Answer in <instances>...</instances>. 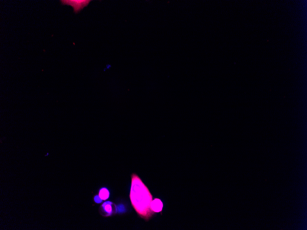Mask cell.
I'll return each mask as SVG.
<instances>
[{"label": "cell", "instance_id": "1", "mask_svg": "<svg viewBox=\"0 0 307 230\" xmlns=\"http://www.w3.org/2000/svg\"><path fill=\"white\" fill-rule=\"evenodd\" d=\"M131 180L130 198L132 206L138 215L148 220L155 214L151 207L152 195L137 175L133 174Z\"/></svg>", "mask_w": 307, "mask_h": 230}, {"label": "cell", "instance_id": "2", "mask_svg": "<svg viewBox=\"0 0 307 230\" xmlns=\"http://www.w3.org/2000/svg\"><path fill=\"white\" fill-rule=\"evenodd\" d=\"M64 4L71 6L76 13H78L85 7L86 6L90 1H62Z\"/></svg>", "mask_w": 307, "mask_h": 230}, {"label": "cell", "instance_id": "3", "mask_svg": "<svg viewBox=\"0 0 307 230\" xmlns=\"http://www.w3.org/2000/svg\"><path fill=\"white\" fill-rule=\"evenodd\" d=\"M163 203L160 199L159 198H155L152 201L151 203V207L152 210L155 213H158L161 212L163 208Z\"/></svg>", "mask_w": 307, "mask_h": 230}, {"label": "cell", "instance_id": "4", "mask_svg": "<svg viewBox=\"0 0 307 230\" xmlns=\"http://www.w3.org/2000/svg\"><path fill=\"white\" fill-rule=\"evenodd\" d=\"M110 196V192L109 190L106 188H103L101 189L99 193V197L103 200H105L108 199Z\"/></svg>", "mask_w": 307, "mask_h": 230}, {"label": "cell", "instance_id": "5", "mask_svg": "<svg viewBox=\"0 0 307 230\" xmlns=\"http://www.w3.org/2000/svg\"><path fill=\"white\" fill-rule=\"evenodd\" d=\"M113 203L111 202H105L103 204L102 206L103 207V209H104L105 211L109 215H111L112 213V205Z\"/></svg>", "mask_w": 307, "mask_h": 230}, {"label": "cell", "instance_id": "6", "mask_svg": "<svg viewBox=\"0 0 307 230\" xmlns=\"http://www.w3.org/2000/svg\"><path fill=\"white\" fill-rule=\"evenodd\" d=\"M94 200L96 202L98 203H101L102 202V199H101L99 197L97 196L94 197Z\"/></svg>", "mask_w": 307, "mask_h": 230}]
</instances>
